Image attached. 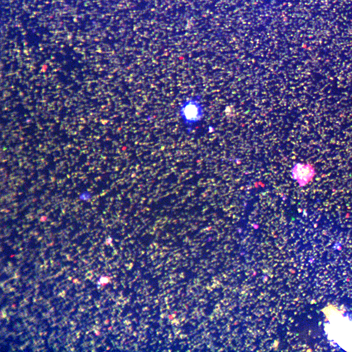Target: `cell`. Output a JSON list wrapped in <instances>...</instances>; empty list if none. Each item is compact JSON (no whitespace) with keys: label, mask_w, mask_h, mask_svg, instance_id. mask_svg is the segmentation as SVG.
<instances>
[{"label":"cell","mask_w":352,"mask_h":352,"mask_svg":"<svg viewBox=\"0 0 352 352\" xmlns=\"http://www.w3.org/2000/svg\"><path fill=\"white\" fill-rule=\"evenodd\" d=\"M295 172H294V174L297 176H295L297 179H304L305 181H308L312 175V173L309 169L308 166L297 165V169H295Z\"/></svg>","instance_id":"2"},{"label":"cell","mask_w":352,"mask_h":352,"mask_svg":"<svg viewBox=\"0 0 352 352\" xmlns=\"http://www.w3.org/2000/svg\"><path fill=\"white\" fill-rule=\"evenodd\" d=\"M178 113L180 121L188 131L201 119L203 111L200 101L195 97L185 99L179 106Z\"/></svg>","instance_id":"1"}]
</instances>
